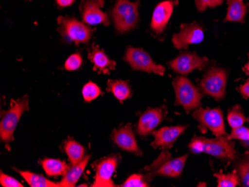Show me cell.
<instances>
[{
	"label": "cell",
	"instance_id": "obj_9",
	"mask_svg": "<svg viewBox=\"0 0 249 187\" xmlns=\"http://www.w3.org/2000/svg\"><path fill=\"white\" fill-rule=\"evenodd\" d=\"M194 117L198 120L201 126L211 130L216 137L226 135L220 109L198 108L194 113Z\"/></svg>",
	"mask_w": 249,
	"mask_h": 187
},
{
	"label": "cell",
	"instance_id": "obj_6",
	"mask_svg": "<svg viewBox=\"0 0 249 187\" xmlns=\"http://www.w3.org/2000/svg\"><path fill=\"white\" fill-rule=\"evenodd\" d=\"M124 60L135 70L158 75H164V67L156 64L150 55L141 49L128 47L124 54Z\"/></svg>",
	"mask_w": 249,
	"mask_h": 187
},
{
	"label": "cell",
	"instance_id": "obj_8",
	"mask_svg": "<svg viewBox=\"0 0 249 187\" xmlns=\"http://www.w3.org/2000/svg\"><path fill=\"white\" fill-rule=\"evenodd\" d=\"M104 5V0H82L79 10L84 23L89 26L99 24L109 26L108 15L102 10Z\"/></svg>",
	"mask_w": 249,
	"mask_h": 187
},
{
	"label": "cell",
	"instance_id": "obj_20",
	"mask_svg": "<svg viewBox=\"0 0 249 187\" xmlns=\"http://www.w3.org/2000/svg\"><path fill=\"white\" fill-rule=\"evenodd\" d=\"M229 8L225 22L244 23L245 17L247 13V5L244 0H228Z\"/></svg>",
	"mask_w": 249,
	"mask_h": 187
},
{
	"label": "cell",
	"instance_id": "obj_17",
	"mask_svg": "<svg viewBox=\"0 0 249 187\" xmlns=\"http://www.w3.org/2000/svg\"><path fill=\"white\" fill-rule=\"evenodd\" d=\"M88 58L93 63V70L99 73L110 74L112 70L115 69V61L110 60L105 51L95 44L92 46V50L88 54Z\"/></svg>",
	"mask_w": 249,
	"mask_h": 187
},
{
	"label": "cell",
	"instance_id": "obj_14",
	"mask_svg": "<svg viewBox=\"0 0 249 187\" xmlns=\"http://www.w3.org/2000/svg\"><path fill=\"white\" fill-rule=\"evenodd\" d=\"M111 136L113 141L123 150L136 153L138 155L142 154L141 149L138 147V142L136 140L131 125H128L115 130L112 134Z\"/></svg>",
	"mask_w": 249,
	"mask_h": 187
},
{
	"label": "cell",
	"instance_id": "obj_7",
	"mask_svg": "<svg viewBox=\"0 0 249 187\" xmlns=\"http://www.w3.org/2000/svg\"><path fill=\"white\" fill-rule=\"evenodd\" d=\"M226 84V72L221 68H211L203 77L200 86L202 91L208 96L216 100H221L225 96Z\"/></svg>",
	"mask_w": 249,
	"mask_h": 187
},
{
	"label": "cell",
	"instance_id": "obj_21",
	"mask_svg": "<svg viewBox=\"0 0 249 187\" xmlns=\"http://www.w3.org/2000/svg\"><path fill=\"white\" fill-rule=\"evenodd\" d=\"M42 167L47 175L64 176L69 170L68 165L62 160L47 158L41 161Z\"/></svg>",
	"mask_w": 249,
	"mask_h": 187
},
{
	"label": "cell",
	"instance_id": "obj_27",
	"mask_svg": "<svg viewBox=\"0 0 249 187\" xmlns=\"http://www.w3.org/2000/svg\"><path fill=\"white\" fill-rule=\"evenodd\" d=\"M100 88L93 83V82H88V84L84 86L83 90H82V95H83L84 100L85 101L89 102L96 100V98L101 94Z\"/></svg>",
	"mask_w": 249,
	"mask_h": 187
},
{
	"label": "cell",
	"instance_id": "obj_19",
	"mask_svg": "<svg viewBox=\"0 0 249 187\" xmlns=\"http://www.w3.org/2000/svg\"><path fill=\"white\" fill-rule=\"evenodd\" d=\"M187 159V155H184L178 158L167 160L155 171V174L171 178L178 177L184 170Z\"/></svg>",
	"mask_w": 249,
	"mask_h": 187
},
{
	"label": "cell",
	"instance_id": "obj_25",
	"mask_svg": "<svg viewBox=\"0 0 249 187\" xmlns=\"http://www.w3.org/2000/svg\"><path fill=\"white\" fill-rule=\"evenodd\" d=\"M246 121V117L239 106L233 107L228 114V122L232 129L243 126Z\"/></svg>",
	"mask_w": 249,
	"mask_h": 187
},
{
	"label": "cell",
	"instance_id": "obj_13",
	"mask_svg": "<svg viewBox=\"0 0 249 187\" xmlns=\"http://www.w3.org/2000/svg\"><path fill=\"white\" fill-rule=\"evenodd\" d=\"M178 4V0H166L155 7L151 21V28L155 33L160 34L163 32Z\"/></svg>",
	"mask_w": 249,
	"mask_h": 187
},
{
	"label": "cell",
	"instance_id": "obj_1",
	"mask_svg": "<svg viewBox=\"0 0 249 187\" xmlns=\"http://www.w3.org/2000/svg\"><path fill=\"white\" fill-rule=\"evenodd\" d=\"M189 148L194 153H208L219 158L233 160L236 157V151L233 143L229 138L217 136L215 139L205 137H194L192 139Z\"/></svg>",
	"mask_w": 249,
	"mask_h": 187
},
{
	"label": "cell",
	"instance_id": "obj_5",
	"mask_svg": "<svg viewBox=\"0 0 249 187\" xmlns=\"http://www.w3.org/2000/svg\"><path fill=\"white\" fill-rule=\"evenodd\" d=\"M173 84L176 92V104L183 106L187 113L200 105L202 96L189 79L183 76L176 77Z\"/></svg>",
	"mask_w": 249,
	"mask_h": 187
},
{
	"label": "cell",
	"instance_id": "obj_28",
	"mask_svg": "<svg viewBox=\"0 0 249 187\" xmlns=\"http://www.w3.org/2000/svg\"><path fill=\"white\" fill-rule=\"evenodd\" d=\"M82 58L78 53H75L67 58L65 62V69L68 71H75L79 69L82 66Z\"/></svg>",
	"mask_w": 249,
	"mask_h": 187
},
{
	"label": "cell",
	"instance_id": "obj_4",
	"mask_svg": "<svg viewBox=\"0 0 249 187\" xmlns=\"http://www.w3.org/2000/svg\"><path fill=\"white\" fill-rule=\"evenodd\" d=\"M58 23V31L61 36L77 46L89 42L93 33V29L75 18L59 17Z\"/></svg>",
	"mask_w": 249,
	"mask_h": 187
},
{
	"label": "cell",
	"instance_id": "obj_22",
	"mask_svg": "<svg viewBox=\"0 0 249 187\" xmlns=\"http://www.w3.org/2000/svg\"><path fill=\"white\" fill-rule=\"evenodd\" d=\"M107 90L123 102L124 100L131 97V90L128 82L121 80H109L107 82Z\"/></svg>",
	"mask_w": 249,
	"mask_h": 187
},
{
	"label": "cell",
	"instance_id": "obj_15",
	"mask_svg": "<svg viewBox=\"0 0 249 187\" xmlns=\"http://www.w3.org/2000/svg\"><path fill=\"white\" fill-rule=\"evenodd\" d=\"M186 128V126L164 127L160 128L153 134L155 140L152 143V146L163 149H170Z\"/></svg>",
	"mask_w": 249,
	"mask_h": 187
},
{
	"label": "cell",
	"instance_id": "obj_2",
	"mask_svg": "<svg viewBox=\"0 0 249 187\" xmlns=\"http://www.w3.org/2000/svg\"><path fill=\"white\" fill-rule=\"evenodd\" d=\"M140 0L131 2L129 0H117L112 9V18L116 30L124 33L132 30L139 21Z\"/></svg>",
	"mask_w": 249,
	"mask_h": 187
},
{
	"label": "cell",
	"instance_id": "obj_30",
	"mask_svg": "<svg viewBox=\"0 0 249 187\" xmlns=\"http://www.w3.org/2000/svg\"><path fill=\"white\" fill-rule=\"evenodd\" d=\"M237 171L243 187H249V160L242 161L238 165Z\"/></svg>",
	"mask_w": 249,
	"mask_h": 187
},
{
	"label": "cell",
	"instance_id": "obj_23",
	"mask_svg": "<svg viewBox=\"0 0 249 187\" xmlns=\"http://www.w3.org/2000/svg\"><path fill=\"white\" fill-rule=\"evenodd\" d=\"M64 151L72 165L77 164L85 157V148L74 139H69L65 142Z\"/></svg>",
	"mask_w": 249,
	"mask_h": 187
},
{
	"label": "cell",
	"instance_id": "obj_29",
	"mask_svg": "<svg viewBox=\"0 0 249 187\" xmlns=\"http://www.w3.org/2000/svg\"><path fill=\"white\" fill-rule=\"evenodd\" d=\"M123 187H146L148 184L144 181L143 177L141 174H134L130 176L127 181L123 184Z\"/></svg>",
	"mask_w": 249,
	"mask_h": 187
},
{
	"label": "cell",
	"instance_id": "obj_10",
	"mask_svg": "<svg viewBox=\"0 0 249 187\" xmlns=\"http://www.w3.org/2000/svg\"><path fill=\"white\" fill-rule=\"evenodd\" d=\"M204 29L198 23L182 24L180 32L173 37V43L178 50L187 49L189 46L198 44L204 40Z\"/></svg>",
	"mask_w": 249,
	"mask_h": 187
},
{
	"label": "cell",
	"instance_id": "obj_31",
	"mask_svg": "<svg viewBox=\"0 0 249 187\" xmlns=\"http://www.w3.org/2000/svg\"><path fill=\"white\" fill-rule=\"evenodd\" d=\"M222 2L223 0H195L196 6L199 12H204L208 8H216Z\"/></svg>",
	"mask_w": 249,
	"mask_h": 187
},
{
	"label": "cell",
	"instance_id": "obj_24",
	"mask_svg": "<svg viewBox=\"0 0 249 187\" xmlns=\"http://www.w3.org/2000/svg\"><path fill=\"white\" fill-rule=\"evenodd\" d=\"M18 172L20 174L22 178L26 180V182L32 187H59L58 183L53 182L50 180L44 178L43 176L40 174H35L30 171H19L17 170Z\"/></svg>",
	"mask_w": 249,
	"mask_h": 187
},
{
	"label": "cell",
	"instance_id": "obj_12",
	"mask_svg": "<svg viewBox=\"0 0 249 187\" xmlns=\"http://www.w3.org/2000/svg\"><path fill=\"white\" fill-rule=\"evenodd\" d=\"M118 164V157L117 155H111L106 157L97 165L96 169V177L93 187H114L115 184L113 182V174Z\"/></svg>",
	"mask_w": 249,
	"mask_h": 187
},
{
	"label": "cell",
	"instance_id": "obj_32",
	"mask_svg": "<svg viewBox=\"0 0 249 187\" xmlns=\"http://www.w3.org/2000/svg\"><path fill=\"white\" fill-rule=\"evenodd\" d=\"M228 138L229 139L249 141V129L243 126L235 128V129H233Z\"/></svg>",
	"mask_w": 249,
	"mask_h": 187
},
{
	"label": "cell",
	"instance_id": "obj_26",
	"mask_svg": "<svg viewBox=\"0 0 249 187\" xmlns=\"http://www.w3.org/2000/svg\"><path fill=\"white\" fill-rule=\"evenodd\" d=\"M214 176L217 178L219 187H235L239 184V177L236 171L229 174H223L221 171L214 174Z\"/></svg>",
	"mask_w": 249,
	"mask_h": 187
},
{
	"label": "cell",
	"instance_id": "obj_36",
	"mask_svg": "<svg viewBox=\"0 0 249 187\" xmlns=\"http://www.w3.org/2000/svg\"><path fill=\"white\" fill-rule=\"evenodd\" d=\"M243 70L246 72L247 75H249V62L245 66L244 68H243Z\"/></svg>",
	"mask_w": 249,
	"mask_h": 187
},
{
	"label": "cell",
	"instance_id": "obj_3",
	"mask_svg": "<svg viewBox=\"0 0 249 187\" xmlns=\"http://www.w3.org/2000/svg\"><path fill=\"white\" fill-rule=\"evenodd\" d=\"M29 109V98L23 96L19 100H11L8 111L2 115L0 123V137L1 140L9 143L14 139V132L19 120L25 111Z\"/></svg>",
	"mask_w": 249,
	"mask_h": 187
},
{
	"label": "cell",
	"instance_id": "obj_16",
	"mask_svg": "<svg viewBox=\"0 0 249 187\" xmlns=\"http://www.w3.org/2000/svg\"><path fill=\"white\" fill-rule=\"evenodd\" d=\"M163 118V113L160 108L149 109L142 114L138 125V133L141 136L150 135Z\"/></svg>",
	"mask_w": 249,
	"mask_h": 187
},
{
	"label": "cell",
	"instance_id": "obj_11",
	"mask_svg": "<svg viewBox=\"0 0 249 187\" xmlns=\"http://www.w3.org/2000/svg\"><path fill=\"white\" fill-rule=\"evenodd\" d=\"M206 58L198 56L196 53L186 52L180 54L169 62L170 68L178 73L187 75L196 69H203L208 64Z\"/></svg>",
	"mask_w": 249,
	"mask_h": 187
},
{
	"label": "cell",
	"instance_id": "obj_18",
	"mask_svg": "<svg viewBox=\"0 0 249 187\" xmlns=\"http://www.w3.org/2000/svg\"><path fill=\"white\" fill-rule=\"evenodd\" d=\"M90 156L88 155L84 157L83 160L77 164L72 165L71 168H69L64 175L63 179L58 183L59 187H75L78 180L80 179L81 176L83 174L87 165L89 162Z\"/></svg>",
	"mask_w": 249,
	"mask_h": 187
},
{
	"label": "cell",
	"instance_id": "obj_33",
	"mask_svg": "<svg viewBox=\"0 0 249 187\" xmlns=\"http://www.w3.org/2000/svg\"><path fill=\"white\" fill-rule=\"evenodd\" d=\"M0 184L4 187H23L19 181H17L15 178H12L11 176L7 175L1 171L0 174Z\"/></svg>",
	"mask_w": 249,
	"mask_h": 187
},
{
	"label": "cell",
	"instance_id": "obj_35",
	"mask_svg": "<svg viewBox=\"0 0 249 187\" xmlns=\"http://www.w3.org/2000/svg\"><path fill=\"white\" fill-rule=\"evenodd\" d=\"M240 91L244 97L249 98V80L240 86Z\"/></svg>",
	"mask_w": 249,
	"mask_h": 187
},
{
	"label": "cell",
	"instance_id": "obj_34",
	"mask_svg": "<svg viewBox=\"0 0 249 187\" xmlns=\"http://www.w3.org/2000/svg\"><path fill=\"white\" fill-rule=\"evenodd\" d=\"M75 0H55L56 3L60 8H67L75 2Z\"/></svg>",
	"mask_w": 249,
	"mask_h": 187
}]
</instances>
